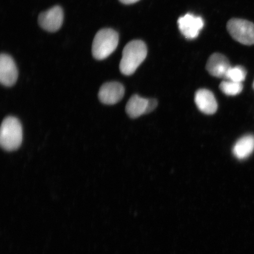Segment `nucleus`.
<instances>
[{
	"mask_svg": "<svg viewBox=\"0 0 254 254\" xmlns=\"http://www.w3.org/2000/svg\"><path fill=\"white\" fill-rule=\"evenodd\" d=\"M147 55V48L142 41H130L123 50L120 64V71L126 75L134 74Z\"/></svg>",
	"mask_w": 254,
	"mask_h": 254,
	"instance_id": "f257e3e1",
	"label": "nucleus"
},
{
	"mask_svg": "<svg viewBox=\"0 0 254 254\" xmlns=\"http://www.w3.org/2000/svg\"><path fill=\"white\" fill-rule=\"evenodd\" d=\"M23 141V128L17 119L8 117L1 124L0 129V144L4 150H17Z\"/></svg>",
	"mask_w": 254,
	"mask_h": 254,
	"instance_id": "f03ea898",
	"label": "nucleus"
},
{
	"mask_svg": "<svg viewBox=\"0 0 254 254\" xmlns=\"http://www.w3.org/2000/svg\"><path fill=\"white\" fill-rule=\"evenodd\" d=\"M119 41V34L114 30L106 28L98 31L92 46V53L94 58L98 60L107 58L117 49Z\"/></svg>",
	"mask_w": 254,
	"mask_h": 254,
	"instance_id": "7ed1b4c3",
	"label": "nucleus"
},
{
	"mask_svg": "<svg viewBox=\"0 0 254 254\" xmlns=\"http://www.w3.org/2000/svg\"><path fill=\"white\" fill-rule=\"evenodd\" d=\"M227 30L235 40L244 45L254 44V24L240 18H233L228 22Z\"/></svg>",
	"mask_w": 254,
	"mask_h": 254,
	"instance_id": "20e7f679",
	"label": "nucleus"
},
{
	"mask_svg": "<svg viewBox=\"0 0 254 254\" xmlns=\"http://www.w3.org/2000/svg\"><path fill=\"white\" fill-rule=\"evenodd\" d=\"M204 25V20L201 17L190 13L181 17L178 20V25L181 33L186 39L189 40L196 39Z\"/></svg>",
	"mask_w": 254,
	"mask_h": 254,
	"instance_id": "39448f33",
	"label": "nucleus"
},
{
	"mask_svg": "<svg viewBox=\"0 0 254 254\" xmlns=\"http://www.w3.org/2000/svg\"><path fill=\"white\" fill-rule=\"evenodd\" d=\"M63 19L62 8L59 6H55L40 14L39 23L44 30L49 32H56L61 28Z\"/></svg>",
	"mask_w": 254,
	"mask_h": 254,
	"instance_id": "423d86ee",
	"label": "nucleus"
},
{
	"mask_svg": "<svg viewBox=\"0 0 254 254\" xmlns=\"http://www.w3.org/2000/svg\"><path fill=\"white\" fill-rule=\"evenodd\" d=\"M18 70L11 57L5 54L0 56V81L6 87L13 85L18 78Z\"/></svg>",
	"mask_w": 254,
	"mask_h": 254,
	"instance_id": "0eeeda50",
	"label": "nucleus"
},
{
	"mask_svg": "<svg viewBox=\"0 0 254 254\" xmlns=\"http://www.w3.org/2000/svg\"><path fill=\"white\" fill-rule=\"evenodd\" d=\"M125 94V88L117 82H110L101 86L98 97L101 103L113 105L119 103Z\"/></svg>",
	"mask_w": 254,
	"mask_h": 254,
	"instance_id": "6e6552de",
	"label": "nucleus"
},
{
	"mask_svg": "<svg viewBox=\"0 0 254 254\" xmlns=\"http://www.w3.org/2000/svg\"><path fill=\"white\" fill-rule=\"evenodd\" d=\"M231 66L229 60L226 57L220 53H214L209 57L206 68L214 77L224 78Z\"/></svg>",
	"mask_w": 254,
	"mask_h": 254,
	"instance_id": "1a4fd4ad",
	"label": "nucleus"
},
{
	"mask_svg": "<svg viewBox=\"0 0 254 254\" xmlns=\"http://www.w3.org/2000/svg\"><path fill=\"white\" fill-rule=\"evenodd\" d=\"M194 100L198 109L207 115H212L217 110L218 104L214 94L206 89L196 91Z\"/></svg>",
	"mask_w": 254,
	"mask_h": 254,
	"instance_id": "9d476101",
	"label": "nucleus"
},
{
	"mask_svg": "<svg viewBox=\"0 0 254 254\" xmlns=\"http://www.w3.org/2000/svg\"><path fill=\"white\" fill-rule=\"evenodd\" d=\"M150 99H147L139 96L138 95H134L129 98L127 104L126 113L131 118H138L143 114L150 113Z\"/></svg>",
	"mask_w": 254,
	"mask_h": 254,
	"instance_id": "9b49d317",
	"label": "nucleus"
},
{
	"mask_svg": "<svg viewBox=\"0 0 254 254\" xmlns=\"http://www.w3.org/2000/svg\"><path fill=\"white\" fill-rule=\"evenodd\" d=\"M254 151V135L249 134L240 138L234 145L233 153L238 160H244Z\"/></svg>",
	"mask_w": 254,
	"mask_h": 254,
	"instance_id": "f8f14e48",
	"label": "nucleus"
},
{
	"mask_svg": "<svg viewBox=\"0 0 254 254\" xmlns=\"http://www.w3.org/2000/svg\"><path fill=\"white\" fill-rule=\"evenodd\" d=\"M222 93L230 96H235L242 92L243 85L242 82H237L230 80L222 81L220 85Z\"/></svg>",
	"mask_w": 254,
	"mask_h": 254,
	"instance_id": "ddd939ff",
	"label": "nucleus"
},
{
	"mask_svg": "<svg viewBox=\"0 0 254 254\" xmlns=\"http://www.w3.org/2000/svg\"><path fill=\"white\" fill-rule=\"evenodd\" d=\"M247 75L246 69L242 66H231L228 69L224 79L237 82H242L245 80Z\"/></svg>",
	"mask_w": 254,
	"mask_h": 254,
	"instance_id": "4468645a",
	"label": "nucleus"
},
{
	"mask_svg": "<svg viewBox=\"0 0 254 254\" xmlns=\"http://www.w3.org/2000/svg\"><path fill=\"white\" fill-rule=\"evenodd\" d=\"M120 1L123 3V4H131L138 1L139 0H120Z\"/></svg>",
	"mask_w": 254,
	"mask_h": 254,
	"instance_id": "2eb2a0df",
	"label": "nucleus"
},
{
	"mask_svg": "<svg viewBox=\"0 0 254 254\" xmlns=\"http://www.w3.org/2000/svg\"><path fill=\"white\" fill-rule=\"evenodd\" d=\"M253 87H254V84H253Z\"/></svg>",
	"mask_w": 254,
	"mask_h": 254,
	"instance_id": "dca6fc26",
	"label": "nucleus"
}]
</instances>
